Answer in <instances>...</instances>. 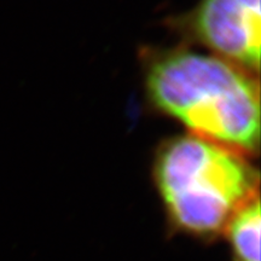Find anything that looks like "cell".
Masks as SVG:
<instances>
[{"label":"cell","instance_id":"6da1fadb","mask_svg":"<svg viewBox=\"0 0 261 261\" xmlns=\"http://www.w3.org/2000/svg\"><path fill=\"white\" fill-rule=\"evenodd\" d=\"M150 102L184 123L192 135L249 156L260 143L257 77L218 56L171 50L145 69Z\"/></svg>","mask_w":261,"mask_h":261},{"label":"cell","instance_id":"7a4b0ae2","mask_svg":"<svg viewBox=\"0 0 261 261\" xmlns=\"http://www.w3.org/2000/svg\"><path fill=\"white\" fill-rule=\"evenodd\" d=\"M154 177L171 223L201 238L223 232L234 212L259 195L248 155L192 133L159 149Z\"/></svg>","mask_w":261,"mask_h":261},{"label":"cell","instance_id":"3957f363","mask_svg":"<svg viewBox=\"0 0 261 261\" xmlns=\"http://www.w3.org/2000/svg\"><path fill=\"white\" fill-rule=\"evenodd\" d=\"M175 23L218 57L259 73L260 0H200Z\"/></svg>","mask_w":261,"mask_h":261},{"label":"cell","instance_id":"277c9868","mask_svg":"<svg viewBox=\"0 0 261 261\" xmlns=\"http://www.w3.org/2000/svg\"><path fill=\"white\" fill-rule=\"evenodd\" d=\"M260 198L254 196L232 214L223 232L233 261H260Z\"/></svg>","mask_w":261,"mask_h":261}]
</instances>
